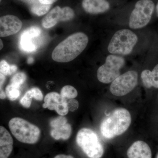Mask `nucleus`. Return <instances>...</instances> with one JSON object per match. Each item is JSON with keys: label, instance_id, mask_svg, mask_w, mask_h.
<instances>
[{"label": "nucleus", "instance_id": "nucleus-1", "mask_svg": "<svg viewBox=\"0 0 158 158\" xmlns=\"http://www.w3.org/2000/svg\"><path fill=\"white\" fill-rule=\"evenodd\" d=\"M88 42V36L82 32L72 34L55 48L52 53V59L62 63L70 62L81 53Z\"/></svg>", "mask_w": 158, "mask_h": 158}, {"label": "nucleus", "instance_id": "nucleus-2", "mask_svg": "<svg viewBox=\"0 0 158 158\" xmlns=\"http://www.w3.org/2000/svg\"><path fill=\"white\" fill-rule=\"evenodd\" d=\"M131 123L130 112L125 108H117L102 122L100 127L101 133L104 138L112 139L126 131Z\"/></svg>", "mask_w": 158, "mask_h": 158}, {"label": "nucleus", "instance_id": "nucleus-3", "mask_svg": "<svg viewBox=\"0 0 158 158\" xmlns=\"http://www.w3.org/2000/svg\"><path fill=\"white\" fill-rule=\"evenodd\" d=\"M9 126L13 135L22 143L35 144L40 138L39 128L23 118H11L9 122Z\"/></svg>", "mask_w": 158, "mask_h": 158}, {"label": "nucleus", "instance_id": "nucleus-4", "mask_svg": "<svg viewBox=\"0 0 158 158\" xmlns=\"http://www.w3.org/2000/svg\"><path fill=\"white\" fill-rule=\"evenodd\" d=\"M138 41V37L133 31L128 29L119 30L110 40L108 51L113 55H128L132 52Z\"/></svg>", "mask_w": 158, "mask_h": 158}, {"label": "nucleus", "instance_id": "nucleus-5", "mask_svg": "<svg viewBox=\"0 0 158 158\" xmlns=\"http://www.w3.org/2000/svg\"><path fill=\"white\" fill-rule=\"evenodd\" d=\"M76 142L89 158H101L104 149L97 135L90 129L82 128L77 134Z\"/></svg>", "mask_w": 158, "mask_h": 158}, {"label": "nucleus", "instance_id": "nucleus-6", "mask_svg": "<svg viewBox=\"0 0 158 158\" xmlns=\"http://www.w3.org/2000/svg\"><path fill=\"white\" fill-rule=\"evenodd\" d=\"M155 8L154 3L152 0L138 1L130 16V28L141 29L147 25L151 19Z\"/></svg>", "mask_w": 158, "mask_h": 158}, {"label": "nucleus", "instance_id": "nucleus-7", "mask_svg": "<svg viewBox=\"0 0 158 158\" xmlns=\"http://www.w3.org/2000/svg\"><path fill=\"white\" fill-rule=\"evenodd\" d=\"M125 63L123 57L115 55L108 56L104 64L98 69L99 81L104 84L113 82L120 75V69L123 67Z\"/></svg>", "mask_w": 158, "mask_h": 158}, {"label": "nucleus", "instance_id": "nucleus-8", "mask_svg": "<svg viewBox=\"0 0 158 158\" xmlns=\"http://www.w3.org/2000/svg\"><path fill=\"white\" fill-rule=\"evenodd\" d=\"M138 81V73L135 71H129L120 75L112 82L110 86V92L115 96H124L135 88Z\"/></svg>", "mask_w": 158, "mask_h": 158}, {"label": "nucleus", "instance_id": "nucleus-9", "mask_svg": "<svg viewBox=\"0 0 158 158\" xmlns=\"http://www.w3.org/2000/svg\"><path fill=\"white\" fill-rule=\"evenodd\" d=\"M42 30L36 26H32L26 29L20 36V49L26 52H35L42 42Z\"/></svg>", "mask_w": 158, "mask_h": 158}, {"label": "nucleus", "instance_id": "nucleus-10", "mask_svg": "<svg viewBox=\"0 0 158 158\" xmlns=\"http://www.w3.org/2000/svg\"><path fill=\"white\" fill-rule=\"evenodd\" d=\"M74 16V12L70 7H65L61 8L59 6H56L43 19L41 24L44 28H50L59 22L71 20Z\"/></svg>", "mask_w": 158, "mask_h": 158}, {"label": "nucleus", "instance_id": "nucleus-11", "mask_svg": "<svg viewBox=\"0 0 158 158\" xmlns=\"http://www.w3.org/2000/svg\"><path fill=\"white\" fill-rule=\"evenodd\" d=\"M23 24L16 16L7 15L0 18V36L6 37L14 35L21 29Z\"/></svg>", "mask_w": 158, "mask_h": 158}, {"label": "nucleus", "instance_id": "nucleus-12", "mask_svg": "<svg viewBox=\"0 0 158 158\" xmlns=\"http://www.w3.org/2000/svg\"><path fill=\"white\" fill-rule=\"evenodd\" d=\"M128 158H152L151 149L144 141H137L127 150Z\"/></svg>", "mask_w": 158, "mask_h": 158}, {"label": "nucleus", "instance_id": "nucleus-13", "mask_svg": "<svg viewBox=\"0 0 158 158\" xmlns=\"http://www.w3.org/2000/svg\"><path fill=\"white\" fill-rule=\"evenodd\" d=\"M82 6L86 12L92 14L104 13L110 8L106 0H83Z\"/></svg>", "mask_w": 158, "mask_h": 158}, {"label": "nucleus", "instance_id": "nucleus-14", "mask_svg": "<svg viewBox=\"0 0 158 158\" xmlns=\"http://www.w3.org/2000/svg\"><path fill=\"white\" fill-rule=\"evenodd\" d=\"M13 141L8 130L0 127V158H8L13 149Z\"/></svg>", "mask_w": 158, "mask_h": 158}, {"label": "nucleus", "instance_id": "nucleus-15", "mask_svg": "<svg viewBox=\"0 0 158 158\" xmlns=\"http://www.w3.org/2000/svg\"><path fill=\"white\" fill-rule=\"evenodd\" d=\"M141 79L145 88L158 89V63L152 70L145 69L141 72Z\"/></svg>", "mask_w": 158, "mask_h": 158}, {"label": "nucleus", "instance_id": "nucleus-16", "mask_svg": "<svg viewBox=\"0 0 158 158\" xmlns=\"http://www.w3.org/2000/svg\"><path fill=\"white\" fill-rule=\"evenodd\" d=\"M72 133L71 126L69 123L53 128L51 132V135L56 140L60 139L67 140L70 137Z\"/></svg>", "mask_w": 158, "mask_h": 158}, {"label": "nucleus", "instance_id": "nucleus-17", "mask_svg": "<svg viewBox=\"0 0 158 158\" xmlns=\"http://www.w3.org/2000/svg\"><path fill=\"white\" fill-rule=\"evenodd\" d=\"M63 99L60 94L57 92H52L48 94L44 99V103L43 105L44 108H48L50 110H56L57 105Z\"/></svg>", "mask_w": 158, "mask_h": 158}, {"label": "nucleus", "instance_id": "nucleus-18", "mask_svg": "<svg viewBox=\"0 0 158 158\" xmlns=\"http://www.w3.org/2000/svg\"><path fill=\"white\" fill-rule=\"evenodd\" d=\"M29 6L30 10L33 14L41 16L48 12L50 9L51 5H44L40 3L39 0H35Z\"/></svg>", "mask_w": 158, "mask_h": 158}, {"label": "nucleus", "instance_id": "nucleus-19", "mask_svg": "<svg viewBox=\"0 0 158 158\" xmlns=\"http://www.w3.org/2000/svg\"><path fill=\"white\" fill-rule=\"evenodd\" d=\"M20 87H18L13 84H10L6 87V96L11 101H14L17 99L20 95Z\"/></svg>", "mask_w": 158, "mask_h": 158}, {"label": "nucleus", "instance_id": "nucleus-20", "mask_svg": "<svg viewBox=\"0 0 158 158\" xmlns=\"http://www.w3.org/2000/svg\"><path fill=\"white\" fill-rule=\"evenodd\" d=\"M17 70V67L15 65H10L5 60H2L0 62V73L6 76L11 75Z\"/></svg>", "mask_w": 158, "mask_h": 158}, {"label": "nucleus", "instance_id": "nucleus-21", "mask_svg": "<svg viewBox=\"0 0 158 158\" xmlns=\"http://www.w3.org/2000/svg\"><path fill=\"white\" fill-rule=\"evenodd\" d=\"M60 95L65 99H69L76 98L78 95V92L76 89L73 86L66 85L62 88Z\"/></svg>", "mask_w": 158, "mask_h": 158}, {"label": "nucleus", "instance_id": "nucleus-22", "mask_svg": "<svg viewBox=\"0 0 158 158\" xmlns=\"http://www.w3.org/2000/svg\"><path fill=\"white\" fill-rule=\"evenodd\" d=\"M27 79L25 73L23 72H19L15 74L11 79V84H13L18 87L21 86L24 83Z\"/></svg>", "mask_w": 158, "mask_h": 158}, {"label": "nucleus", "instance_id": "nucleus-23", "mask_svg": "<svg viewBox=\"0 0 158 158\" xmlns=\"http://www.w3.org/2000/svg\"><path fill=\"white\" fill-rule=\"evenodd\" d=\"M55 110L60 116H64L67 114L69 110L67 105V100L63 98L62 101L57 105Z\"/></svg>", "mask_w": 158, "mask_h": 158}, {"label": "nucleus", "instance_id": "nucleus-24", "mask_svg": "<svg viewBox=\"0 0 158 158\" xmlns=\"http://www.w3.org/2000/svg\"><path fill=\"white\" fill-rule=\"evenodd\" d=\"M33 98V92L31 89L27 91L22 98L21 99L20 103L24 107L28 108L31 106Z\"/></svg>", "mask_w": 158, "mask_h": 158}, {"label": "nucleus", "instance_id": "nucleus-25", "mask_svg": "<svg viewBox=\"0 0 158 158\" xmlns=\"http://www.w3.org/2000/svg\"><path fill=\"white\" fill-rule=\"evenodd\" d=\"M67 122V118L64 116H60L52 120L50 124L52 127L55 128L66 124Z\"/></svg>", "mask_w": 158, "mask_h": 158}, {"label": "nucleus", "instance_id": "nucleus-26", "mask_svg": "<svg viewBox=\"0 0 158 158\" xmlns=\"http://www.w3.org/2000/svg\"><path fill=\"white\" fill-rule=\"evenodd\" d=\"M67 102L69 110L71 112L76 111L79 107L78 102L75 99H69L68 101H67Z\"/></svg>", "mask_w": 158, "mask_h": 158}, {"label": "nucleus", "instance_id": "nucleus-27", "mask_svg": "<svg viewBox=\"0 0 158 158\" xmlns=\"http://www.w3.org/2000/svg\"><path fill=\"white\" fill-rule=\"evenodd\" d=\"M33 94L34 98L38 101H42L43 99L42 92L39 88H32L31 89Z\"/></svg>", "mask_w": 158, "mask_h": 158}, {"label": "nucleus", "instance_id": "nucleus-28", "mask_svg": "<svg viewBox=\"0 0 158 158\" xmlns=\"http://www.w3.org/2000/svg\"><path fill=\"white\" fill-rule=\"evenodd\" d=\"M40 3L44 5H52L58 0H39Z\"/></svg>", "mask_w": 158, "mask_h": 158}, {"label": "nucleus", "instance_id": "nucleus-29", "mask_svg": "<svg viewBox=\"0 0 158 158\" xmlns=\"http://www.w3.org/2000/svg\"><path fill=\"white\" fill-rule=\"evenodd\" d=\"M54 158H74L72 156L65 155L60 154L56 156Z\"/></svg>", "mask_w": 158, "mask_h": 158}, {"label": "nucleus", "instance_id": "nucleus-30", "mask_svg": "<svg viewBox=\"0 0 158 158\" xmlns=\"http://www.w3.org/2000/svg\"><path fill=\"white\" fill-rule=\"evenodd\" d=\"M0 79H1V81H0V85H1V88H2V86L4 84V82L6 80V77L4 75L2 74H0Z\"/></svg>", "mask_w": 158, "mask_h": 158}, {"label": "nucleus", "instance_id": "nucleus-31", "mask_svg": "<svg viewBox=\"0 0 158 158\" xmlns=\"http://www.w3.org/2000/svg\"><path fill=\"white\" fill-rule=\"evenodd\" d=\"M0 97L1 99H5L6 97V92H4L3 90H1V94H0Z\"/></svg>", "mask_w": 158, "mask_h": 158}, {"label": "nucleus", "instance_id": "nucleus-32", "mask_svg": "<svg viewBox=\"0 0 158 158\" xmlns=\"http://www.w3.org/2000/svg\"><path fill=\"white\" fill-rule=\"evenodd\" d=\"M22 1H23V2H24L27 3L28 5H30V4H31L32 2H34L35 0H22Z\"/></svg>", "mask_w": 158, "mask_h": 158}, {"label": "nucleus", "instance_id": "nucleus-33", "mask_svg": "<svg viewBox=\"0 0 158 158\" xmlns=\"http://www.w3.org/2000/svg\"><path fill=\"white\" fill-rule=\"evenodd\" d=\"M33 62H34V59H33V58H29L28 60V63L30 64V63H32Z\"/></svg>", "mask_w": 158, "mask_h": 158}, {"label": "nucleus", "instance_id": "nucleus-34", "mask_svg": "<svg viewBox=\"0 0 158 158\" xmlns=\"http://www.w3.org/2000/svg\"><path fill=\"white\" fill-rule=\"evenodd\" d=\"M0 41H1V48H0V49L2 50V49L3 47V44L2 42V40L1 39V40H0Z\"/></svg>", "mask_w": 158, "mask_h": 158}, {"label": "nucleus", "instance_id": "nucleus-35", "mask_svg": "<svg viewBox=\"0 0 158 158\" xmlns=\"http://www.w3.org/2000/svg\"><path fill=\"white\" fill-rule=\"evenodd\" d=\"M156 158H158V153L157 155Z\"/></svg>", "mask_w": 158, "mask_h": 158}, {"label": "nucleus", "instance_id": "nucleus-36", "mask_svg": "<svg viewBox=\"0 0 158 158\" xmlns=\"http://www.w3.org/2000/svg\"><path fill=\"white\" fill-rule=\"evenodd\" d=\"M157 98H158V95H157Z\"/></svg>", "mask_w": 158, "mask_h": 158}, {"label": "nucleus", "instance_id": "nucleus-37", "mask_svg": "<svg viewBox=\"0 0 158 158\" xmlns=\"http://www.w3.org/2000/svg\"></svg>", "mask_w": 158, "mask_h": 158}, {"label": "nucleus", "instance_id": "nucleus-38", "mask_svg": "<svg viewBox=\"0 0 158 158\" xmlns=\"http://www.w3.org/2000/svg\"></svg>", "mask_w": 158, "mask_h": 158}]
</instances>
